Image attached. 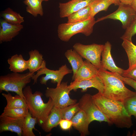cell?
I'll list each match as a JSON object with an SVG mask.
<instances>
[{"instance_id":"cell-1","label":"cell","mask_w":136,"mask_h":136,"mask_svg":"<svg viewBox=\"0 0 136 136\" xmlns=\"http://www.w3.org/2000/svg\"><path fill=\"white\" fill-rule=\"evenodd\" d=\"M92 98L112 124L121 128H128L132 126L131 116L128 114L123 102L108 98L99 92L92 95Z\"/></svg>"},{"instance_id":"cell-2","label":"cell","mask_w":136,"mask_h":136,"mask_svg":"<svg viewBox=\"0 0 136 136\" xmlns=\"http://www.w3.org/2000/svg\"><path fill=\"white\" fill-rule=\"evenodd\" d=\"M98 76L104 85V90L102 94L104 96L123 102L128 97L136 95V92L127 88L123 81L114 73L99 69Z\"/></svg>"},{"instance_id":"cell-3","label":"cell","mask_w":136,"mask_h":136,"mask_svg":"<svg viewBox=\"0 0 136 136\" xmlns=\"http://www.w3.org/2000/svg\"><path fill=\"white\" fill-rule=\"evenodd\" d=\"M23 93L29 112L33 117L37 118L40 126L46 120L54 106L52 99L49 98L48 102L45 103L42 98V93L37 91L33 93L29 86L23 89Z\"/></svg>"},{"instance_id":"cell-4","label":"cell","mask_w":136,"mask_h":136,"mask_svg":"<svg viewBox=\"0 0 136 136\" xmlns=\"http://www.w3.org/2000/svg\"><path fill=\"white\" fill-rule=\"evenodd\" d=\"M34 73L13 72L0 77V91L14 92L24 98L23 89L31 81Z\"/></svg>"},{"instance_id":"cell-5","label":"cell","mask_w":136,"mask_h":136,"mask_svg":"<svg viewBox=\"0 0 136 136\" xmlns=\"http://www.w3.org/2000/svg\"><path fill=\"white\" fill-rule=\"evenodd\" d=\"M96 23L93 17L83 21L61 23L58 27V37L61 41L67 42L78 33L89 36L92 33L93 26Z\"/></svg>"},{"instance_id":"cell-6","label":"cell","mask_w":136,"mask_h":136,"mask_svg":"<svg viewBox=\"0 0 136 136\" xmlns=\"http://www.w3.org/2000/svg\"><path fill=\"white\" fill-rule=\"evenodd\" d=\"M46 65V62L44 60L40 68L32 77V79L33 80V84L37 83L38 79L40 76L45 74V76L42 77L40 79L41 84L46 85L47 81L51 80L52 83H57L56 86H58L61 84L65 75L73 72L72 70L69 69L66 64L62 65L58 70H56L47 68Z\"/></svg>"},{"instance_id":"cell-7","label":"cell","mask_w":136,"mask_h":136,"mask_svg":"<svg viewBox=\"0 0 136 136\" xmlns=\"http://www.w3.org/2000/svg\"><path fill=\"white\" fill-rule=\"evenodd\" d=\"M67 82H62L55 88L47 87L45 95L52 99L54 106L60 108L76 103L77 100L71 98Z\"/></svg>"},{"instance_id":"cell-8","label":"cell","mask_w":136,"mask_h":136,"mask_svg":"<svg viewBox=\"0 0 136 136\" xmlns=\"http://www.w3.org/2000/svg\"><path fill=\"white\" fill-rule=\"evenodd\" d=\"M104 45L93 43L85 45L79 43L73 46L75 50L82 57L91 62L98 69L100 68V57Z\"/></svg>"},{"instance_id":"cell-9","label":"cell","mask_w":136,"mask_h":136,"mask_svg":"<svg viewBox=\"0 0 136 136\" xmlns=\"http://www.w3.org/2000/svg\"><path fill=\"white\" fill-rule=\"evenodd\" d=\"M80 109L84 111L87 116L89 124L94 121L105 122L112 124L107 117L101 111L94 102L92 95L88 93L84 94L78 102Z\"/></svg>"},{"instance_id":"cell-10","label":"cell","mask_w":136,"mask_h":136,"mask_svg":"<svg viewBox=\"0 0 136 136\" xmlns=\"http://www.w3.org/2000/svg\"><path fill=\"white\" fill-rule=\"evenodd\" d=\"M117 9L114 12L96 20V22L109 19L118 20L122 24V27L126 29L136 16V11L130 5L121 3Z\"/></svg>"},{"instance_id":"cell-11","label":"cell","mask_w":136,"mask_h":136,"mask_svg":"<svg viewBox=\"0 0 136 136\" xmlns=\"http://www.w3.org/2000/svg\"><path fill=\"white\" fill-rule=\"evenodd\" d=\"M71 91L72 90L76 91L79 89H82L81 91H86L88 88L93 87L97 89L99 92L103 94L104 90V83L101 78L98 76L88 79L74 81L68 86Z\"/></svg>"},{"instance_id":"cell-12","label":"cell","mask_w":136,"mask_h":136,"mask_svg":"<svg viewBox=\"0 0 136 136\" xmlns=\"http://www.w3.org/2000/svg\"><path fill=\"white\" fill-rule=\"evenodd\" d=\"M24 118H14L6 116H0V132L10 131L22 136Z\"/></svg>"},{"instance_id":"cell-13","label":"cell","mask_w":136,"mask_h":136,"mask_svg":"<svg viewBox=\"0 0 136 136\" xmlns=\"http://www.w3.org/2000/svg\"><path fill=\"white\" fill-rule=\"evenodd\" d=\"M111 44L109 42L107 41L104 45V49L101 54L102 58L100 69L108 70L111 72L116 73L121 75L124 70L116 65L111 54Z\"/></svg>"},{"instance_id":"cell-14","label":"cell","mask_w":136,"mask_h":136,"mask_svg":"<svg viewBox=\"0 0 136 136\" xmlns=\"http://www.w3.org/2000/svg\"><path fill=\"white\" fill-rule=\"evenodd\" d=\"M93 0H71L59 3V16L67 17L71 14L89 5Z\"/></svg>"},{"instance_id":"cell-15","label":"cell","mask_w":136,"mask_h":136,"mask_svg":"<svg viewBox=\"0 0 136 136\" xmlns=\"http://www.w3.org/2000/svg\"><path fill=\"white\" fill-rule=\"evenodd\" d=\"M0 43L11 41L17 36L23 28L21 25H15L10 23L4 19L0 21Z\"/></svg>"},{"instance_id":"cell-16","label":"cell","mask_w":136,"mask_h":136,"mask_svg":"<svg viewBox=\"0 0 136 136\" xmlns=\"http://www.w3.org/2000/svg\"><path fill=\"white\" fill-rule=\"evenodd\" d=\"M98 70L91 62L86 60L84 61L72 80L81 81L91 79L98 76Z\"/></svg>"},{"instance_id":"cell-17","label":"cell","mask_w":136,"mask_h":136,"mask_svg":"<svg viewBox=\"0 0 136 136\" xmlns=\"http://www.w3.org/2000/svg\"><path fill=\"white\" fill-rule=\"evenodd\" d=\"M71 120L72 122V126L79 131L81 136H85L89 134V123L87 115L84 111L80 109Z\"/></svg>"},{"instance_id":"cell-18","label":"cell","mask_w":136,"mask_h":136,"mask_svg":"<svg viewBox=\"0 0 136 136\" xmlns=\"http://www.w3.org/2000/svg\"><path fill=\"white\" fill-rule=\"evenodd\" d=\"M62 119L60 108L54 106L47 119L40 126L45 132H49L59 125Z\"/></svg>"},{"instance_id":"cell-19","label":"cell","mask_w":136,"mask_h":136,"mask_svg":"<svg viewBox=\"0 0 136 136\" xmlns=\"http://www.w3.org/2000/svg\"><path fill=\"white\" fill-rule=\"evenodd\" d=\"M9 69L13 72L22 73L28 69V60H25L22 54H15L7 60Z\"/></svg>"},{"instance_id":"cell-20","label":"cell","mask_w":136,"mask_h":136,"mask_svg":"<svg viewBox=\"0 0 136 136\" xmlns=\"http://www.w3.org/2000/svg\"><path fill=\"white\" fill-rule=\"evenodd\" d=\"M64 55L72 66L73 74V79L84 61L82 57L74 49L67 50L64 53Z\"/></svg>"},{"instance_id":"cell-21","label":"cell","mask_w":136,"mask_h":136,"mask_svg":"<svg viewBox=\"0 0 136 136\" xmlns=\"http://www.w3.org/2000/svg\"><path fill=\"white\" fill-rule=\"evenodd\" d=\"M28 69L31 73H34L41 67L44 60L42 54L37 50H32L28 52Z\"/></svg>"},{"instance_id":"cell-22","label":"cell","mask_w":136,"mask_h":136,"mask_svg":"<svg viewBox=\"0 0 136 136\" xmlns=\"http://www.w3.org/2000/svg\"><path fill=\"white\" fill-rule=\"evenodd\" d=\"M122 46L125 51L128 60V68L130 70L136 66V45L132 41L123 40Z\"/></svg>"},{"instance_id":"cell-23","label":"cell","mask_w":136,"mask_h":136,"mask_svg":"<svg viewBox=\"0 0 136 136\" xmlns=\"http://www.w3.org/2000/svg\"><path fill=\"white\" fill-rule=\"evenodd\" d=\"M2 95L6 98L7 104L5 107L7 108H27L26 101L24 97L17 94L13 96L10 93H2Z\"/></svg>"},{"instance_id":"cell-24","label":"cell","mask_w":136,"mask_h":136,"mask_svg":"<svg viewBox=\"0 0 136 136\" xmlns=\"http://www.w3.org/2000/svg\"><path fill=\"white\" fill-rule=\"evenodd\" d=\"M0 15L3 19L12 24L21 25L24 21L23 17L9 7L2 11Z\"/></svg>"},{"instance_id":"cell-25","label":"cell","mask_w":136,"mask_h":136,"mask_svg":"<svg viewBox=\"0 0 136 136\" xmlns=\"http://www.w3.org/2000/svg\"><path fill=\"white\" fill-rule=\"evenodd\" d=\"M67 18V23L83 21L91 19V11L90 5L71 14Z\"/></svg>"},{"instance_id":"cell-26","label":"cell","mask_w":136,"mask_h":136,"mask_svg":"<svg viewBox=\"0 0 136 136\" xmlns=\"http://www.w3.org/2000/svg\"><path fill=\"white\" fill-rule=\"evenodd\" d=\"M38 123L36 118L32 117L29 112L24 118L22 129V136H36L33 130H37L35 128L36 124Z\"/></svg>"},{"instance_id":"cell-27","label":"cell","mask_w":136,"mask_h":136,"mask_svg":"<svg viewBox=\"0 0 136 136\" xmlns=\"http://www.w3.org/2000/svg\"><path fill=\"white\" fill-rule=\"evenodd\" d=\"M43 0H25L24 4L26 6V11L34 17L38 15L42 16L44 12L42 5Z\"/></svg>"},{"instance_id":"cell-28","label":"cell","mask_w":136,"mask_h":136,"mask_svg":"<svg viewBox=\"0 0 136 136\" xmlns=\"http://www.w3.org/2000/svg\"><path fill=\"white\" fill-rule=\"evenodd\" d=\"M113 3L107 0H93L89 5L91 11V17L101 11H107Z\"/></svg>"},{"instance_id":"cell-29","label":"cell","mask_w":136,"mask_h":136,"mask_svg":"<svg viewBox=\"0 0 136 136\" xmlns=\"http://www.w3.org/2000/svg\"><path fill=\"white\" fill-rule=\"evenodd\" d=\"M29 112L27 108H7L5 107L1 115L14 118H24Z\"/></svg>"},{"instance_id":"cell-30","label":"cell","mask_w":136,"mask_h":136,"mask_svg":"<svg viewBox=\"0 0 136 136\" xmlns=\"http://www.w3.org/2000/svg\"><path fill=\"white\" fill-rule=\"evenodd\" d=\"M80 110L78 103L60 108L62 119L71 120Z\"/></svg>"},{"instance_id":"cell-31","label":"cell","mask_w":136,"mask_h":136,"mask_svg":"<svg viewBox=\"0 0 136 136\" xmlns=\"http://www.w3.org/2000/svg\"><path fill=\"white\" fill-rule=\"evenodd\" d=\"M136 34V16L126 29L125 33L120 38L123 40H126L132 41V37Z\"/></svg>"},{"instance_id":"cell-32","label":"cell","mask_w":136,"mask_h":136,"mask_svg":"<svg viewBox=\"0 0 136 136\" xmlns=\"http://www.w3.org/2000/svg\"><path fill=\"white\" fill-rule=\"evenodd\" d=\"M114 74L116 76L122 80L125 84L129 85L134 88L136 92V81L130 78L123 77L116 73H115Z\"/></svg>"},{"instance_id":"cell-33","label":"cell","mask_w":136,"mask_h":136,"mask_svg":"<svg viewBox=\"0 0 136 136\" xmlns=\"http://www.w3.org/2000/svg\"><path fill=\"white\" fill-rule=\"evenodd\" d=\"M125 77L129 78L136 81V66L129 70H124L121 75Z\"/></svg>"},{"instance_id":"cell-34","label":"cell","mask_w":136,"mask_h":136,"mask_svg":"<svg viewBox=\"0 0 136 136\" xmlns=\"http://www.w3.org/2000/svg\"><path fill=\"white\" fill-rule=\"evenodd\" d=\"M72 125L71 120L62 119L60 121L59 125L62 130L65 131L70 130Z\"/></svg>"},{"instance_id":"cell-35","label":"cell","mask_w":136,"mask_h":136,"mask_svg":"<svg viewBox=\"0 0 136 136\" xmlns=\"http://www.w3.org/2000/svg\"><path fill=\"white\" fill-rule=\"evenodd\" d=\"M123 104L128 115L131 116H133L136 119V106L129 104Z\"/></svg>"},{"instance_id":"cell-36","label":"cell","mask_w":136,"mask_h":136,"mask_svg":"<svg viewBox=\"0 0 136 136\" xmlns=\"http://www.w3.org/2000/svg\"><path fill=\"white\" fill-rule=\"evenodd\" d=\"M123 103L136 106V95L128 97Z\"/></svg>"},{"instance_id":"cell-37","label":"cell","mask_w":136,"mask_h":136,"mask_svg":"<svg viewBox=\"0 0 136 136\" xmlns=\"http://www.w3.org/2000/svg\"><path fill=\"white\" fill-rule=\"evenodd\" d=\"M121 3L130 5L133 0H119Z\"/></svg>"},{"instance_id":"cell-38","label":"cell","mask_w":136,"mask_h":136,"mask_svg":"<svg viewBox=\"0 0 136 136\" xmlns=\"http://www.w3.org/2000/svg\"><path fill=\"white\" fill-rule=\"evenodd\" d=\"M112 2L115 5L119 6L121 2L119 0H107Z\"/></svg>"},{"instance_id":"cell-39","label":"cell","mask_w":136,"mask_h":136,"mask_svg":"<svg viewBox=\"0 0 136 136\" xmlns=\"http://www.w3.org/2000/svg\"><path fill=\"white\" fill-rule=\"evenodd\" d=\"M130 5L134 10L136 11V0H133Z\"/></svg>"},{"instance_id":"cell-40","label":"cell","mask_w":136,"mask_h":136,"mask_svg":"<svg viewBox=\"0 0 136 136\" xmlns=\"http://www.w3.org/2000/svg\"><path fill=\"white\" fill-rule=\"evenodd\" d=\"M49 0H43V1L46 2L48 1Z\"/></svg>"}]
</instances>
